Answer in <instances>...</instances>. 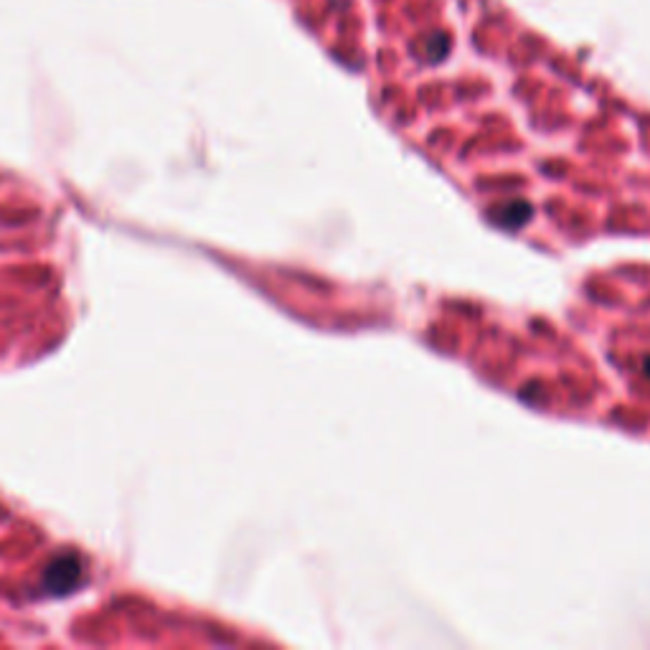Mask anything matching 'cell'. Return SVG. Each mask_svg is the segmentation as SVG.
Here are the masks:
<instances>
[{
	"instance_id": "7a4b0ae2",
	"label": "cell",
	"mask_w": 650,
	"mask_h": 650,
	"mask_svg": "<svg viewBox=\"0 0 650 650\" xmlns=\"http://www.w3.org/2000/svg\"><path fill=\"white\" fill-rule=\"evenodd\" d=\"M495 218L501 221V226H521L531 218V206L524 201H511L495 209Z\"/></svg>"
},
{
	"instance_id": "6da1fadb",
	"label": "cell",
	"mask_w": 650,
	"mask_h": 650,
	"mask_svg": "<svg viewBox=\"0 0 650 650\" xmlns=\"http://www.w3.org/2000/svg\"><path fill=\"white\" fill-rule=\"evenodd\" d=\"M79 582H82V561L74 554H61L54 561H49L44 569V579H41L44 592L54 597L74 592L79 587Z\"/></svg>"
}]
</instances>
